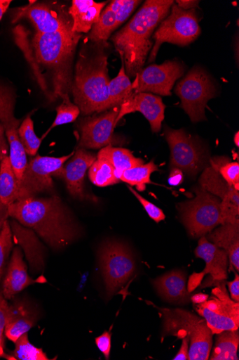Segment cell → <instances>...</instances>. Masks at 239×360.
<instances>
[{
  "label": "cell",
  "mask_w": 239,
  "mask_h": 360,
  "mask_svg": "<svg viewBox=\"0 0 239 360\" xmlns=\"http://www.w3.org/2000/svg\"><path fill=\"white\" fill-rule=\"evenodd\" d=\"M17 45L22 51L48 99L70 102L74 82V63L82 34L73 31L36 34L31 40L21 25L14 29Z\"/></svg>",
  "instance_id": "cell-1"
},
{
  "label": "cell",
  "mask_w": 239,
  "mask_h": 360,
  "mask_svg": "<svg viewBox=\"0 0 239 360\" xmlns=\"http://www.w3.org/2000/svg\"><path fill=\"white\" fill-rule=\"evenodd\" d=\"M8 209L10 217L31 228L55 250L71 245L81 236L74 215L57 195L20 200Z\"/></svg>",
  "instance_id": "cell-2"
},
{
  "label": "cell",
  "mask_w": 239,
  "mask_h": 360,
  "mask_svg": "<svg viewBox=\"0 0 239 360\" xmlns=\"http://www.w3.org/2000/svg\"><path fill=\"white\" fill-rule=\"evenodd\" d=\"M109 44L88 40L81 46L76 63L72 95L83 116L111 109L109 94Z\"/></svg>",
  "instance_id": "cell-3"
},
{
  "label": "cell",
  "mask_w": 239,
  "mask_h": 360,
  "mask_svg": "<svg viewBox=\"0 0 239 360\" xmlns=\"http://www.w3.org/2000/svg\"><path fill=\"white\" fill-rule=\"evenodd\" d=\"M174 4L172 0H147L128 24L111 38L129 78L135 77L144 69L153 48L151 39L155 30Z\"/></svg>",
  "instance_id": "cell-4"
},
{
  "label": "cell",
  "mask_w": 239,
  "mask_h": 360,
  "mask_svg": "<svg viewBox=\"0 0 239 360\" xmlns=\"http://www.w3.org/2000/svg\"><path fill=\"white\" fill-rule=\"evenodd\" d=\"M151 304L163 318V337L187 338L189 341V360H207L213 345V333L201 316L182 309H166Z\"/></svg>",
  "instance_id": "cell-5"
},
{
  "label": "cell",
  "mask_w": 239,
  "mask_h": 360,
  "mask_svg": "<svg viewBox=\"0 0 239 360\" xmlns=\"http://www.w3.org/2000/svg\"><path fill=\"white\" fill-rule=\"evenodd\" d=\"M196 198L177 205L180 219L190 237L196 239L214 230L221 224V200L203 188L195 187Z\"/></svg>",
  "instance_id": "cell-6"
},
{
  "label": "cell",
  "mask_w": 239,
  "mask_h": 360,
  "mask_svg": "<svg viewBox=\"0 0 239 360\" xmlns=\"http://www.w3.org/2000/svg\"><path fill=\"white\" fill-rule=\"evenodd\" d=\"M164 134L170 150V169H178L195 178L210 163L209 152L196 137L184 129L165 126Z\"/></svg>",
  "instance_id": "cell-7"
},
{
  "label": "cell",
  "mask_w": 239,
  "mask_h": 360,
  "mask_svg": "<svg viewBox=\"0 0 239 360\" xmlns=\"http://www.w3.org/2000/svg\"><path fill=\"white\" fill-rule=\"evenodd\" d=\"M201 34L198 18L195 9L184 11L175 4L170 13L156 29L153 39L155 44L148 62H153L164 43L186 46L195 41Z\"/></svg>",
  "instance_id": "cell-8"
},
{
  "label": "cell",
  "mask_w": 239,
  "mask_h": 360,
  "mask_svg": "<svg viewBox=\"0 0 239 360\" xmlns=\"http://www.w3.org/2000/svg\"><path fill=\"white\" fill-rule=\"evenodd\" d=\"M98 260L107 297L111 298L133 276L135 262L130 249L117 241L102 244L98 251Z\"/></svg>",
  "instance_id": "cell-9"
},
{
  "label": "cell",
  "mask_w": 239,
  "mask_h": 360,
  "mask_svg": "<svg viewBox=\"0 0 239 360\" xmlns=\"http://www.w3.org/2000/svg\"><path fill=\"white\" fill-rule=\"evenodd\" d=\"M175 92L192 122L207 120L205 111L210 101L217 96V89L206 71L199 67L192 68L179 82Z\"/></svg>",
  "instance_id": "cell-10"
},
{
  "label": "cell",
  "mask_w": 239,
  "mask_h": 360,
  "mask_svg": "<svg viewBox=\"0 0 239 360\" xmlns=\"http://www.w3.org/2000/svg\"><path fill=\"white\" fill-rule=\"evenodd\" d=\"M68 9L57 2H29L12 11V22L27 19L36 28L37 34H41L72 31L73 20Z\"/></svg>",
  "instance_id": "cell-11"
},
{
  "label": "cell",
  "mask_w": 239,
  "mask_h": 360,
  "mask_svg": "<svg viewBox=\"0 0 239 360\" xmlns=\"http://www.w3.org/2000/svg\"><path fill=\"white\" fill-rule=\"evenodd\" d=\"M119 111L120 107H116L80 119L78 122L80 140L76 150L102 149L125 144V140L114 134Z\"/></svg>",
  "instance_id": "cell-12"
},
{
  "label": "cell",
  "mask_w": 239,
  "mask_h": 360,
  "mask_svg": "<svg viewBox=\"0 0 239 360\" xmlns=\"http://www.w3.org/2000/svg\"><path fill=\"white\" fill-rule=\"evenodd\" d=\"M75 153L60 158L40 156L31 158L18 182L19 200L36 198L46 192H53V174L59 171Z\"/></svg>",
  "instance_id": "cell-13"
},
{
  "label": "cell",
  "mask_w": 239,
  "mask_h": 360,
  "mask_svg": "<svg viewBox=\"0 0 239 360\" xmlns=\"http://www.w3.org/2000/svg\"><path fill=\"white\" fill-rule=\"evenodd\" d=\"M193 307L198 314L207 321L214 335L238 330L239 304L229 297L225 282L213 289L210 300Z\"/></svg>",
  "instance_id": "cell-14"
},
{
  "label": "cell",
  "mask_w": 239,
  "mask_h": 360,
  "mask_svg": "<svg viewBox=\"0 0 239 360\" xmlns=\"http://www.w3.org/2000/svg\"><path fill=\"white\" fill-rule=\"evenodd\" d=\"M16 96L13 89L0 82V123L5 130L10 147V159L19 182L27 165V154L20 143V120L15 117Z\"/></svg>",
  "instance_id": "cell-15"
},
{
  "label": "cell",
  "mask_w": 239,
  "mask_h": 360,
  "mask_svg": "<svg viewBox=\"0 0 239 360\" xmlns=\"http://www.w3.org/2000/svg\"><path fill=\"white\" fill-rule=\"evenodd\" d=\"M185 70L184 64L177 60L149 65L135 77L133 93L170 96L175 83L184 76Z\"/></svg>",
  "instance_id": "cell-16"
},
{
  "label": "cell",
  "mask_w": 239,
  "mask_h": 360,
  "mask_svg": "<svg viewBox=\"0 0 239 360\" xmlns=\"http://www.w3.org/2000/svg\"><path fill=\"white\" fill-rule=\"evenodd\" d=\"M96 160L97 155L95 153L86 149H77L74 155L53 176L64 181L68 191L74 199L97 202L95 196L86 192L84 184L86 172Z\"/></svg>",
  "instance_id": "cell-17"
},
{
  "label": "cell",
  "mask_w": 239,
  "mask_h": 360,
  "mask_svg": "<svg viewBox=\"0 0 239 360\" xmlns=\"http://www.w3.org/2000/svg\"><path fill=\"white\" fill-rule=\"evenodd\" d=\"M196 257L201 258L206 263V268L199 274H193L191 281L195 285H199L204 276L210 274L201 288L217 286L228 278V257L225 250L210 242L206 236L200 238L198 245L195 250Z\"/></svg>",
  "instance_id": "cell-18"
},
{
  "label": "cell",
  "mask_w": 239,
  "mask_h": 360,
  "mask_svg": "<svg viewBox=\"0 0 239 360\" xmlns=\"http://www.w3.org/2000/svg\"><path fill=\"white\" fill-rule=\"evenodd\" d=\"M165 105L161 97L151 93H132L121 105L116 124L126 115L139 112L149 122L153 133H158L164 120Z\"/></svg>",
  "instance_id": "cell-19"
},
{
  "label": "cell",
  "mask_w": 239,
  "mask_h": 360,
  "mask_svg": "<svg viewBox=\"0 0 239 360\" xmlns=\"http://www.w3.org/2000/svg\"><path fill=\"white\" fill-rule=\"evenodd\" d=\"M37 308L25 299H16L9 304L5 335L14 343L36 326L39 319Z\"/></svg>",
  "instance_id": "cell-20"
},
{
  "label": "cell",
  "mask_w": 239,
  "mask_h": 360,
  "mask_svg": "<svg viewBox=\"0 0 239 360\" xmlns=\"http://www.w3.org/2000/svg\"><path fill=\"white\" fill-rule=\"evenodd\" d=\"M151 282L163 300L176 304L190 302L191 292L186 288V276L183 271L174 270Z\"/></svg>",
  "instance_id": "cell-21"
},
{
  "label": "cell",
  "mask_w": 239,
  "mask_h": 360,
  "mask_svg": "<svg viewBox=\"0 0 239 360\" xmlns=\"http://www.w3.org/2000/svg\"><path fill=\"white\" fill-rule=\"evenodd\" d=\"M41 278L33 280L29 276L23 255L20 248L13 250L12 257L3 283V294L6 300L13 299L18 293L34 283L41 282Z\"/></svg>",
  "instance_id": "cell-22"
},
{
  "label": "cell",
  "mask_w": 239,
  "mask_h": 360,
  "mask_svg": "<svg viewBox=\"0 0 239 360\" xmlns=\"http://www.w3.org/2000/svg\"><path fill=\"white\" fill-rule=\"evenodd\" d=\"M230 160L226 157H215L210 160L209 165L204 169L200 179V186L221 201L225 200L239 191L229 185L220 174V168Z\"/></svg>",
  "instance_id": "cell-23"
},
{
  "label": "cell",
  "mask_w": 239,
  "mask_h": 360,
  "mask_svg": "<svg viewBox=\"0 0 239 360\" xmlns=\"http://www.w3.org/2000/svg\"><path fill=\"white\" fill-rule=\"evenodd\" d=\"M107 3H96L93 0H74L68 9L72 20V31L76 34H88L97 21Z\"/></svg>",
  "instance_id": "cell-24"
},
{
  "label": "cell",
  "mask_w": 239,
  "mask_h": 360,
  "mask_svg": "<svg viewBox=\"0 0 239 360\" xmlns=\"http://www.w3.org/2000/svg\"><path fill=\"white\" fill-rule=\"evenodd\" d=\"M207 239L225 250L231 266L239 271V224H224L206 236Z\"/></svg>",
  "instance_id": "cell-25"
},
{
  "label": "cell",
  "mask_w": 239,
  "mask_h": 360,
  "mask_svg": "<svg viewBox=\"0 0 239 360\" xmlns=\"http://www.w3.org/2000/svg\"><path fill=\"white\" fill-rule=\"evenodd\" d=\"M97 158L109 161L114 168L119 180L125 170L144 165V160L135 157L129 150L114 146L102 148Z\"/></svg>",
  "instance_id": "cell-26"
},
{
  "label": "cell",
  "mask_w": 239,
  "mask_h": 360,
  "mask_svg": "<svg viewBox=\"0 0 239 360\" xmlns=\"http://www.w3.org/2000/svg\"><path fill=\"white\" fill-rule=\"evenodd\" d=\"M19 200L18 179L9 156L0 163V203L8 207Z\"/></svg>",
  "instance_id": "cell-27"
},
{
  "label": "cell",
  "mask_w": 239,
  "mask_h": 360,
  "mask_svg": "<svg viewBox=\"0 0 239 360\" xmlns=\"http://www.w3.org/2000/svg\"><path fill=\"white\" fill-rule=\"evenodd\" d=\"M215 345L212 349L210 359L212 360H237L239 345L238 330L224 331L216 335Z\"/></svg>",
  "instance_id": "cell-28"
},
{
  "label": "cell",
  "mask_w": 239,
  "mask_h": 360,
  "mask_svg": "<svg viewBox=\"0 0 239 360\" xmlns=\"http://www.w3.org/2000/svg\"><path fill=\"white\" fill-rule=\"evenodd\" d=\"M118 27L115 13L107 6L102 11L97 21L88 32V40L107 42Z\"/></svg>",
  "instance_id": "cell-29"
},
{
  "label": "cell",
  "mask_w": 239,
  "mask_h": 360,
  "mask_svg": "<svg viewBox=\"0 0 239 360\" xmlns=\"http://www.w3.org/2000/svg\"><path fill=\"white\" fill-rule=\"evenodd\" d=\"M132 93V83L125 73L124 63L121 59V68L119 73L116 78L110 81L109 84L111 108L121 107Z\"/></svg>",
  "instance_id": "cell-30"
},
{
  "label": "cell",
  "mask_w": 239,
  "mask_h": 360,
  "mask_svg": "<svg viewBox=\"0 0 239 360\" xmlns=\"http://www.w3.org/2000/svg\"><path fill=\"white\" fill-rule=\"evenodd\" d=\"M158 171L153 160L139 167L125 170L121 175L120 181L135 186L140 192L146 188V184H150L151 174Z\"/></svg>",
  "instance_id": "cell-31"
},
{
  "label": "cell",
  "mask_w": 239,
  "mask_h": 360,
  "mask_svg": "<svg viewBox=\"0 0 239 360\" xmlns=\"http://www.w3.org/2000/svg\"><path fill=\"white\" fill-rule=\"evenodd\" d=\"M89 178L93 184L99 187H107L120 182L111 163L98 158L89 169Z\"/></svg>",
  "instance_id": "cell-32"
},
{
  "label": "cell",
  "mask_w": 239,
  "mask_h": 360,
  "mask_svg": "<svg viewBox=\"0 0 239 360\" xmlns=\"http://www.w3.org/2000/svg\"><path fill=\"white\" fill-rule=\"evenodd\" d=\"M18 135L26 154L31 156L36 155L43 141L36 136L30 115L27 116L21 123L18 129Z\"/></svg>",
  "instance_id": "cell-33"
},
{
  "label": "cell",
  "mask_w": 239,
  "mask_h": 360,
  "mask_svg": "<svg viewBox=\"0 0 239 360\" xmlns=\"http://www.w3.org/2000/svg\"><path fill=\"white\" fill-rule=\"evenodd\" d=\"M8 359L19 360H48L49 358L42 349L32 345L28 339V334L22 335L15 342V349Z\"/></svg>",
  "instance_id": "cell-34"
},
{
  "label": "cell",
  "mask_w": 239,
  "mask_h": 360,
  "mask_svg": "<svg viewBox=\"0 0 239 360\" xmlns=\"http://www.w3.org/2000/svg\"><path fill=\"white\" fill-rule=\"evenodd\" d=\"M56 110V117L47 132L43 136L42 141L48 136L52 129L56 127L75 122L81 114L79 108L71 101L62 102Z\"/></svg>",
  "instance_id": "cell-35"
},
{
  "label": "cell",
  "mask_w": 239,
  "mask_h": 360,
  "mask_svg": "<svg viewBox=\"0 0 239 360\" xmlns=\"http://www.w3.org/2000/svg\"><path fill=\"white\" fill-rule=\"evenodd\" d=\"M13 246L12 229L7 220L0 231V280L6 270L8 258Z\"/></svg>",
  "instance_id": "cell-36"
},
{
  "label": "cell",
  "mask_w": 239,
  "mask_h": 360,
  "mask_svg": "<svg viewBox=\"0 0 239 360\" xmlns=\"http://www.w3.org/2000/svg\"><path fill=\"white\" fill-rule=\"evenodd\" d=\"M142 4L138 0H114L108 6L115 13L118 26L123 25Z\"/></svg>",
  "instance_id": "cell-37"
},
{
  "label": "cell",
  "mask_w": 239,
  "mask_h": 360,
  "mask_svg": "<svg viewBox=\"0 0 239 360\" xmlns=\"http://www.w3.org/2000/svg\"><path fill=\"white\" fill-rule=\"evenodd\" d=\"M221 224H239V193L221 202Z\"/></svg>",
  "instance_id": "cell-38"
},
{
  "label": "cell",
  "mask_w": 239,
  "mask_h": 360,
  "mask_svg": "<svg viewBox=\"0 0 239 360\" xmlns=\"http://www.w3.org/2000/svg\"><path fill=\"white\" fill-rule=\"evenodd\" d=\"M220 174L224 180L231 186L239 191V165L238 162L225 163L220 168Z\"/></svg>",
  "instance_id": "cell-39"
},
{
  "label": "cell",
  "mask_w": 239,
  "mask_h": 360,
  "mask_svg": "<svg viewBox=\"0 0 239 360\" xmlns=\"http://www.w3.org/2000/svg\"><path fill=\"white\" fill-rule=\"evenodd\" d=\"M128 189L130 192L135 196L136 199H137L142 205L144 207L149 216L154 220L156 222L158 223L161 221H163L165 219V215L161 209L156 207L153 203L150 202L147 200H146L142 195H140L137 191H135L130 186H128Z\"/></svg>",
  "instance_id": "cell-40"
},
{
  "label": "cell",
  "mask_w": 239,
  "mask_h": 360,
  "mask_svg": "<svg viewBox=\"0 0 239 360\" xmlns=\"http://www.w3.org/2000/svg\"><path fill=\"white\" fill-rule=\"evenodd\" d=\"M9 304L0 290V357L8 359L4 352V335Z\"/></svg>",
  "instance_id": "cell-41"
},
{
  "label": "cell",
  "mask_w": 239,
  "mask_h": 360,
  "mask_svg": "<svg viewBox=\"0 0 239 360\" xmlns=\"http://www.w3.org/2000/svg\"><path fill=\"white\" fill-rule=\"evenodd\" d=\"M95 344L100 351L104 354L107 359H109L111 349V334L105 332L95 339Z\"/></svg>",
  "instance_id": "cell-42"
},
{
  "label": "cell",
  "mask_w": 239,
  "mask_h": 360,
  "mask_svg": "<svg viewBox=\"0 0 239 360\" xmlns=\"http://www.w3.org/2000/svg\"><path fill=\"white\" fill-rule=\"evenodd\" d=\"M184 180V176L182 171L178 169H170L168 177V183L170 186H177L181 185Z\"/></svg>",
  "instance_id": "cell-43"
},
{
  "label": "cell",
  "mask_w": 239,
  "mask_h": 360,
  "mask_svg": "<svg viewBox=\"0 0 239 360\" xmlns=\"http://www.w3.org/2000/svg\"><path fill=\"white\" fill-rule=\"evenodd\" d=\"M235 278L233 281L227 282L228 290L230 292L231 299L235 302H239V276L238 274L235 272Z\"/></svg>",
  "instance_id": "cell-44"
},
{
  "label": "cell",
  "mask_w": 239,
  "mask_h": 360,
  "mask_svg": "<svg viewBox=\"0 0 239 360\" xmlns=\"http://www.w3.org/2000/svg\"><path fill=\"white\" fill-rule=\"evenodd\" d=\"M9 150L10 147L6 137V130L2 124L0 123V155L6 157Z\"/></svg>",
  "instance_id": "cell-45"
},
{
  "label": "cell",
  "mask_w": 239,
  "mask_h": 360,
  "mask_svg": "<svg viewBox=\"0 0 239 360\" xmlns=\"http://www.w3.org/2000/svg\"><path fill=\"white\" fill-rule=\"evenodd\" d=\"M182 347L178 352L174 360H188L189 359V341L187 338L182 339Z\"/></svg>",
  "instance_id": "cell-46"
},
{
  "label": "cell",
  "mask_w": 239,
  "mask_h": 360,
  "mask_svg": "<svg viewBox=\"0 0 239 360\" xmlns=\"http://www.w3.org/2000/svg\"><path fill=\"white\" fill-rule=\"evenodd\" d=\"M199 1H194V0H178L177 5L184 11H189L197 8L199 5Z\"/></svg>",
  "instance_id": "cell-47"
},
{
  "label": "cell",
  "mask_w": 239,
  "mask_h": 360,
  "mask_svg": "<svg viewBox=\"0 0 239 360\" xmlns=\"http://www.w3.org/2000/svg\"><path fill=\"white\" fill-rule=\"evenodd\" d=\"M209 299V296L207 294L197 293L195 295L191 297V301L193 304H200L205 302H207Z\"/></svg>",
  "instance_id": "cell-48"
},
{
  "label": "cell",
  "mask_w": 239,
  "mask_h": 360,
  "mask_svg": "<svg viewBox=\"0 0 239 360\" xmlns=\"http://www.w3.org/2000/svg\"><path fill=\"white\" fill-rule=\"evenodd\" d=\"M8 207L4 206L0 207V231H1L4 224L8 220Z\"/></svg>",
  "instance_id": "cell-49"
},
{
  "label": "cell",
  "mask_w": 239,
  "mask_h": 360,
  "mask_svg": "<svg viewBox=\"0 0 239 360\" xmlns=\"http://www.w3.org/2000/svg\"><path fill=\"white\" fill-rule=\"evenodd\" d=\"M11 3V0H0V20H2L4 14L8 10Z\"/></svg>",
  "instance_id": "cell-50"
},
{
  "label": "cell",
  "mask_w": 239,
  "mask_h": 360,
  "mask_svg": "<svg viewBox=\"0 0 239 360\" xmlns=\"http://www.w3.org/2000/svg\"><path fill=\"white\" fill-rule=\"evenodd\" d=\"M234 143H235V146L238 147L239 146V135L238 132H237L234 136Z\"/></svg>",
  "instance_id": "cell-51"
},
{
  "label": "cell",
  "mask_w": 239,
  "mask_h": 360,
  "mask_svg": "<svg viewBox=\"0 0 239 360\" xmlns=\"http://www.w3.org/2000/svg\"><path fill=\"white\" fill-rule=\"evenodd\" d=\"M5 157H4L3 155H0V163H1L3 159Z\"/></svg>",
  "instance_id": "cell-52"
},
{
  "label": "cell",
  "mask_w": 239,
  "mask_h": 360,
  "mask_svg": "<svg viewBox=\"0 0 239 360\" xmlns=\"http://www.w3.org/2000/svg\"><path fill=\"white\" fill-rule=\"evenodd\" d=\"M4 205H2L1 203H0V207H4Z\"/></svg>",
  "instance_id": "cell-53"
}]
</instances>
